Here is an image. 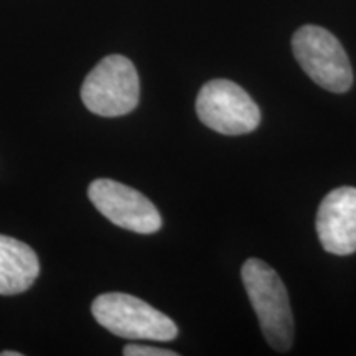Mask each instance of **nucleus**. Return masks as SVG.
Listing matches in <instances>:
<instances>
[{
  "instance_id": "1",
  "label": "nucleus",
  "mask_w": 356,
  "mask_h": 356,
  "mask_svg": "<svg viewBox=\"0 0 356 356\" xmlns=\"http://www.w3.org/2000/svg\"><path fill=\"white\" fill-rule=\"evenodd\" d=\"M241 277L267 343L287 351L293 341V318L282 279L269 264L254 257L244 262Z\"/></svg>"
},
{
  "instance_id": "2",
  "label": "nucleus",
  "mask_w": 356,
  "mask_h": 356,
  "mask_svg": "<svg viewBox=\"0 0 356 356\" xmlns=\"http://www.w3.org/2000/svg\"><path fill=\"white\" fill-rule=\"evenodd\" d=\"M91 310L101 327L127 340L172 341L178 335L170 317L129 293H102L92 302Z\"/></svg>"
},
{
  "instance_id": "3",
  "label": "nucleus",
  "mask_w": 356,
  "mask_h": 356,
  "mask_svg": "<svg viewBox=\"0 0 356 356\" xmlns=\"http://www.w3.org/2000/svg\"><path fill=\"white\" fill-rule=\"evenodd\" d=\"M139 74L132 61L122 55H111L101 60L81 88L84 106L104 118L129 114L139 104Z\"/></svg>"
},
{
  "instance_id": "4",
  "label": "nucleus",
  "mask_w": 356,
  "mask_h": 356,
  "mask_svg": "<svg viewBox=\"0 0 356 356\" xmlns=\"http://www.w3.org/2000/svg\"><path fill=\"white\" fill-rule=\"evenodd\" d=\"M292 50L300 68L318 86L332 92H346L353 84V70L335 35L317 25H305L292 38Z\"/></svg>"
},
{
  "instance_id": "5",
  "label": "nucleus",
  "mask_w": 356,
  "mask_h": 356,
  "mask_svg": "<svg viewBox=\"0 0 356 356\" xmlns=\"http://www.w3.org/2000/svg\"><path fill=\"white\" fill-rule=\"evenodd\" d=\"M197 114L204 126L225 136H244L261 122L259 106L229 79H213L200 89Z\"/></svg>"
},
{
  "instance_id": "6",
  "label": "nucleus",
  "mask_w": 356,
  "mask_h": 356,
  "mask_svg": "<svg viewBox=\"0 0 356 356\" xmlns=\"http://www.w3.org/2000/svg\"><path fill=\"white\" fill-rule=\"evenodd\" d=\"M88 197L97 211L119 228L139 234H152L162 228V218L155 204L131 186L97 178L89 185Z\"/></svg>"
},
{
  "instance_id": "7",
  "label": "nucleus",
  "mask_w": 356,
  "mask_h": 356,
  "mask_svg": "<svg viewBox=\"0 0 356 356\" xmlns=\"http://www.w3.org/2000/svg\"><path fill=\"white\" fill-rule=\"evenodd\" d=\"M315 225L325 251L335 256L356 252V188L330 191L320 203Z\"/></svg>"
},
{
  "instance_id": "8",
  "label": "nucleus",
  "mask_w": 356,
  "mask_h": 356,
  "mask_svg": "<svg viewBox=\"0 0 356 356\" xmlns=\"http://www.w3.org/2000/svg\"><path fill=\"white\" fill-rule=\"evenodd\" d=\"M40 274L37 252L29 244L0 234V296L29 291Z\"/></svg>"
},
{
  "instance_id": "9",
  "label": "nucleus",
  "mask_w": 356,
  "mask_h": 356,
  "mask_svg": "<svg viewBox=\"0 0 356 356\" xmlns=\"http://www.w3.org/2000/svg\"><path fill=\"white\" fill-rule=\"evenodd\" d=\"M124 355L126 356H177L175 351L165 348H154V346L147 345H127L124 346Z\"/></svg>"
},
{
  "instance_id": "10",
  "label": "nucleus",
  "mask_w": 356,
  "mask_h": 356,
  "mask_svg": "<svg viewBox=\"0 0 356 356\" xmlns=\"http://www.w3.org/2000/svg\"><path fill=\"white\" fill-rule=\"evenodd\" d=\"M0 356H22V353H19V351H2Z\"/></svg>"
}]
</instances>
